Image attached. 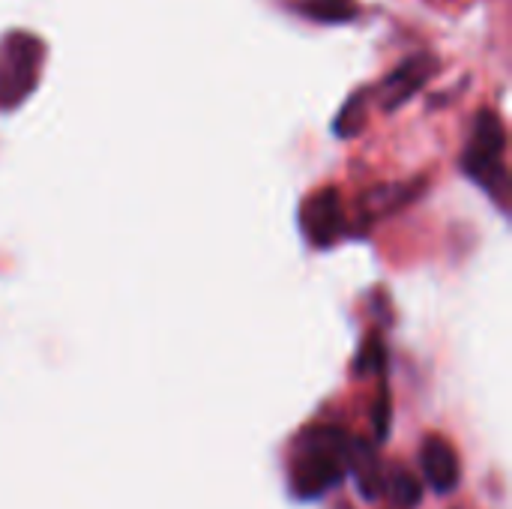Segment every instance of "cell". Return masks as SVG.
I'll return each instance as SVG.
<instances>
[{
    "mask_svg": "<svg viewBox=\"0 0 512 509\" xmlns=\"http://www.w3.org/2000/svg\"><path fill=\"white\" fill-rule=\"evenodd\" d=\"M351 438L336 426L306 429L291 459V492L303 501H318L333 492L348 474Z\"/></svg>",
    "mask_w": 512,
    "mask_h": 509,
    "instance_id": "1",
    "label": "cell"
},
{
    "mask_svg": "<svg viewBox=\"0 0 512 509\" xmlns=\"http://www.w3.org/2000/svg\"><path fill=\"white\" fill-rule=\"evenodd\" d=\"M360 123H363L360 96H354V99L342 108V114H339V120H336V132H339V135H354V132L360 129Z\"/></svg>",
    "mask_w": 512,
    "mask_h": 509,
    "instance_id": "11",
    "label": "cell"
},
{
    "mask_svg": "<svg viewBox=\"0 0 512 509\" xmlns=\"http://www.w3.org/2000/svg\"><path fill=\"white\" fill-rule=\"evenodd\" d=\"M300 228L315 249L333 246L345 231V207L336 189H321L300 207Z\"/></svg>",
    "mask_w": 512,
    "mask_h": 509,
    "instance_id": "4",
    "label": "cell"
},
{
    "mask_svg": "<svg viewBox=\"0 0 512 509\" xmlns=\"http://www.w3.org/2000/svg\"><path fill=\"white\" fill-rule=\"evenodd\" d=\"M462 168L477 186H483L492 198H498L504 204L507 186H510V177H507V129L495 111L483 108L477 114L465 156H462Z\"/></svg>",
    "mask_w": 512,
    "mask_h": 509,
    "instance_id": "2",
    "label": "cell"
},
{
    "mask_svg": "<svg viewBox=\"0 0 512 509\" xmlns=\"http://www.w3.org/2000/svg\"><path fill=\"white\" fill-rule=\"evenodd\" d=\"M384 363H387V351H384L381 339L378 336H369L363 342L360 354H357V372L360 375H375V372L384 369Z\"/></svg>",
    "mask_w": 512,
    "mask_h": 509,
    "instance_id": "10",
    "label": "cell"
},
{
    "mask_svg": "<svg viewBox=\"0 0 512 509\" xmlns=\"http://www.w3.org/2000/svg\"><path fill=\"white\" fill-rule=\"evenodd\" d=\"M384 492L402 509H414L423 501V483L408 468H393L384 477Z\"/></svg>",
    "mask_w": 512,
    "mask_h": 509,
    "instance_id": "8",
    "label": "cell"
},
{
    "mask_svg": "<svg viewBox=\"0 0 512 509\" xmlns=\"http://www.w3.org/2000/svg\"><path fill=\"white\" fill-rule=\"evenodd\" d=\"M435 72V57L432 54H414L405 63H399L381 84V102L384 108H399L402 102H408Z\"/></svg>",
    "mask_w": 512,
    "mask_h": 509,
    "instance_id": "6",
    "label": "cell"
},
{
    "mask_svg": "<svg viewBox=\"0 0 512 509\" xmlns=\"http://www.w3.org/2000/svg\"><path fill=\"white\" fill-rule=\"evenodd\" d=\"M45 45L36 33L12 30L0 39V111L18 108L36 87Z\"/></svg>",
    "mask_w": 512,
    "mask_h": 509,
    "instance_id": "3",
    "label": "cell"
},
{
    "mask_svg": "<svg viewBox=\"0 0 512 509\" xmlns=\"http://www.w3.org/2000/svg\"><path fill=\"white\" fill-rule=\"evenodd\" d=\"M420 465L423 474L429 480V486L441 495L453 492L462 480V465H459V453L456 447L441 438V435H429L420 447Z\"/></svg>",
    "mask_w": 512,
    "mask_h": 509,
    "instance_id": "5",
    "label": "cell"
},
{
    "mask_svg": "<svg viewBox=\"0 0 512 509\" xmlns=\"http://www.w3.org/2000/svg\"><path fill=\"white\" fill-rule=\"evenodd\" d=\"M372 423H375V438L384 441L387 432H390V396H387V393L378 396L375 411H372Z\"/></svg>",
    "mask_w": 512,
    "mask_h": 509,
    "instance_id": "12",
    "label": "cell"
},
{
    "mask_svg": "<svg viewBox=\"0 0 512 509\" xmlns=\"http://www.w3.org/2000/svg\"><path fill=\"white\" fill-rule=\"evenodd\" d=\"M300 9L315 21H351L357 15L354 0H303Z\"/></svg>",
    "mask_w": 512,
    "mask_h": 509,
    "instance_id": "9",
    "label": "cell"
},
{
    "mask_svg": "<svg viewBox=\"0 0 512 509\" xmlns=\"http://www.w3.org/2000/svg\"><path fill=\"white\" fill-rule=\"evenodd\" d=\"M348 471L357 477V486H360L363 498H378L384 492V471H381L375 453L363 441H351Z\"/></svg>",
    "mask_w": 512,
    "mask_h": 509,
    "instance_id": "7",
    "label": "cell"
}]
</instances>
